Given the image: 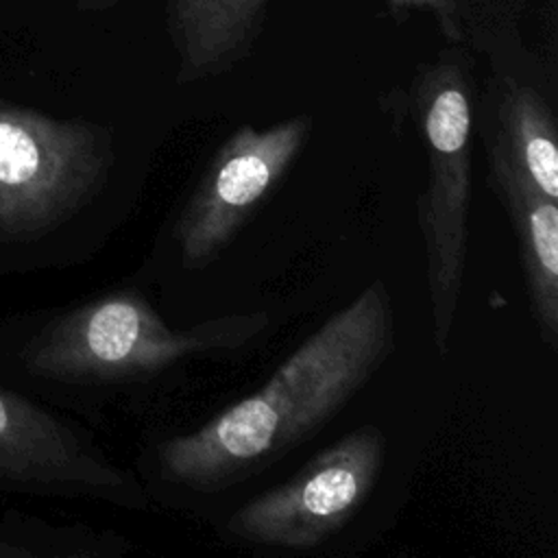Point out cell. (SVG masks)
Listing matches in <instances>:
<instances>
[{"mask_svg":"<svg viewBox=\"0 0 558 558\" xmlns=\"http://www.w3.org/2000/svg\"><path fill=\"white\" fill-rule=\"evenodd\" d=\"M488 181L504 203L517 238L519 264L541 340L558 349V201L534 187L493 144Z\"/></svg>","mask_w":558,"mask_h":558,"instance_id":"8","label":"cell"},{"mask_svg":"<svg viewBox=\"0 0 558 558\" xmlns=\"http://www.w3.org/2000/svg\"><path fill=\"white\" fill-rule=\"evenodd\" d=\"M395 316L375 279L333 312L266 379L192 432L155 445V469L172 488L216 493L264 471L323 427L388 360Z\"/></svg>","mask_w":558,"mask_h":558,"instance_id":"1","label":"cell"},{"mask_svg":"<svg viewBox=\"0 0 558 558\" xmlns=\"http://www.w3.org/2000/svg\"><path fill=\"white\" fill-rule=\"evenodd\" d=\"M0 488L89 497L146 510L140 480L113 464L85 434L35 401L0 388Z\"/></svg>","mask_w":558,"mask_h":558,"instance_id":"7","label":"cell"},{"mask_svg":"<svg viewBox=\"0 0 558 558\" xmlns=\"http://www.w3.org/2000/svg\"><path fill=\"white\" fill-rule=\"evenodd\" d=\"M395 11H429L442 35L451 41L462 39V0H384Z\"/></svg>","mask_w":558,"mask_h":558,"instance_id":"12","label":"cell"},{"mask_svg":"<svg viewBox=\"0 0 558 558\" xmlns=\"http://www.w3.org/2000/svg\"><path fill=\"white\" fill-rule=\"evenodd\" d=\"M268 327L264 312H235L170 327L140 290H116L54 316L31 342L28 366L65 384H129L194 357L231 355Z\"/></svg>","mask_w":558,"mask_h":558,"instance_id":"2","label":"cell"},{"mask_svg":"<svg viewBox=\"0 0 558 558\" xmlns=\"http://www.w3.org/2000/svg\"><path fill=\"white\" fill-rule=\"evenodd\" d=\"M410 109L425 155L416 218L425 242L432 336L438 355H445L456 329L469 251L475 126L469 63L460 54H442L423 65L412 81Z\"/></svg>","mask_w":558,"mask_h":558,"instance_id":"3","label":"cell"},{"mask_svg":"<svg viewBox=\"0 0 558 558\" xmlns=\"http://www.w3.org/2000/svg\"><path fill=\"white\" fill-rule=\"evenodd\" d=\"M270 0H166V31L177 52V83H198L235 68L255 46Z\"/></svg>","mask_w":558,"mask_h":558,"instance_id":"9","label":"cell"},{"mask_svg":"<svg viewBox=\"0 0 558 558\" xmlns=\"http://www.w3.org/2000/svg\"><path fill=\"white\" fill-rule=\"evenodd\" d=\"M386 460V434L360 425L310 458L286 482L251 497L225 523V538L305 551L340 532L371 499Z\"/></svg>","mask_w":558,"mask_h":558,"instance_id":"5","label":"cell"},{"mask_svg":"<svg viewBox=\"0 0 558 558\" xmlns=\"http://www.w3.org/2000/svg\"><path fill=\"white\" fill-rule=\"evenodd\" d=\"M113 163L111 133L87 120L0 107V238H37L83 209Z\"/></svg>","mask_w":558,"mask_h":558,"instance_id":"4","label":"cell"},{"mask_svg":"<svg viewBox=\"0 0 558 558\" xmlns=\"http://www.w3.org/2000/svg\"><path fill=\"white\" fill-rule=\"evenodd\" d=\"M131 543L87 525H52L31 517L0 519V558H107L122 556Z\"/></svg>","mask_w":558,"mask_h":558,"instance_id":"11","label":"cell"},{"mask_svg":"<svg viewBox=\"0 0 558 558\" xmlns=\"http://www.w3.org/2000/svg\"><path fill=\"white\" fill-rule=\"evenodd\" d=\"M312 126L301 113L262 129L240 124L220 142L172 227L185 268H205L231 244L294 166Z\"/></svg>","mask_w":558,"mask_h":558,"instance_id":"6","label":"cell"},{"mask_svg":"<svg viewBox=\"0 0 558 558\" xmlns=\"http://www.w3.org/2000/svg\"><path fill=\"white\" fill-rule=\"evenodd\" d=\"M482 140L499 148L506 159L545 196L558 201V129L547 96L514 74L499 76Z\"/></svg>","mask_w":558,"mask_h":558,"instance_id":"10","label":"cell"}]
</instances>
